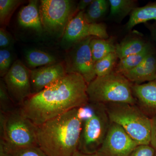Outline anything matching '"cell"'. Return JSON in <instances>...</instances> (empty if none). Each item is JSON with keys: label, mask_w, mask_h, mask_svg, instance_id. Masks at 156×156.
I'll list each match as a JSON object with an SVG mask.
<instances>
[{"label": "cell", "mask_w": 156, "mask_h": 156, "mask_svg": "<svg viewBox=\"0 0 156 156\" xmlns=\"http://www.w3.org/2000/svg\"><path fill=\"white\" fill-rule=\"evenodd\" d=\"M39 10L44 30L56 34H63L68 23L77 11L74 3L69 0H42Z\"/></svg>", "instance_id": "cell-7"}, {"label": "cell", "mask_w": 156, "mask_h": 156, "mask_svg": "<svg viewBox=\"0 0 156 156\" xmlns=\"http://www.w3.org/2000/svg\"><path fill=\"white\" fill-rule=\"evenodd\" d=\"M93 0H81L78 4L77 10L79 11H85V9L88 8L91 5Z\"/></svg>", "instance_id": "cell-32"}, {"label": "cell", "mask_w": 156, "mask_h": 156, "mask_svg": "<svg viewBox=\"0 0 156 156\" xmlns=\"http://www.w3.org/2000/svg\"><path fill=\"white\" fill-rule=\"evenodd\" d=\"M138 145L122 127L111 122L103 142L95 154L99 156H129Z\"/></svg>", "instance_id": "cell-11"}, {"label": "cell", "mask_w": 156, "mask_h": 156, "mask_svg": "<svg viewBox=\"0 0 156 156\" xmlns=\"http://www.w3.org/2000/svg\"><path fill=\"white\" fill-rule=\"evenodd\" d=\"M37 128L22 113L19 107L8 113L0 112V140L13 153L38 146Z\"/></svg>", "instance_id": "cell-3"}, {"label": "cell", "mask_w": 156, "mask_h": 156, "mask_svg": "<svg viewBox=\"0 0 156 156\" xmlns=\"http://www.w3.org/2000/svg\"><path fill=\"white\" fill-rule=\"evenodd\" d=\"M133 95L136 104L148 116L156 115V81L141 84H133Z\"/></svg>", "instance_id": "cell-13"}, {"label": "cell", "mask_w": 156, "mask_h": 156, "mask_svg": "<svg viewBox=\"0 0 156 156\" xmlns=\"http://www.w3.org/2000/svg\"><path fill=\"white\" fill-rule=\"evenodd\" d=\"M93 37H89L77 43L69 53L66 61V71L76 73L84 78L87 85L96 77L90 47Z\"/></svg>", "instance_id": "cell-10"}, {"label": "cell", "mask_w": 156, "mask_h": 156, "mask_svg": "<svg viewBox=\"0 0 156 156\" xmlns=\"http://www.w3.org/2000/svg\"><path fill=\"white\" fill-rule=\"evenodd\" d=\"M109 2L106 0H93L84 12V17L89 23H97L108 10Z\"/></svg>", "instance_id": "cell-21"}, {"label": "cell", "mask_w": 156, "mask_h": 156, "mask_svg": "<svg viewBox=\"0 0 156 156\" xmlns=\"http://www.w3.org/2000/svg\"><path fill=\"white\" fill-rule=\"evenodd\" d=\"M3 80L15 105L20 107L32 95L30 69L20 60L13 62Z\"/></svg>", "instance_id": "cell-8"}, {"label": "cell", "mask_w": 156, "mask_h": 156, "mask_svg": "<svg viewBox=\"0 0 156 156\" xmlns=\"http://www.w3.org/2000/svg\"><path fill=\"white\" fill-rule=\"evenodd\" d=\"M90 47L95 63L109 53L115 52L116 46L107 39L93 37L90 41Z\"/></svg>", "instance_id": "cell-19"}, {"label": "cell", "mask_w": 156, "mask_h": 156, "mask_svg": "<svg viewBox=\"0 0 156 156\" xmlns=\"http://www.w3.org/2000/svg\"><path fill=\"white\" fill-rule=\"evenodd\" d=\"M118 58L116 53L113 52L95 62L94 68L96 77L103 76L112 72Z\"/></svg>", "instance_id": "cell-23"}, {"label": "cell", "mask_w": 156, "mask_h": 156, "mask_svg": "<svg viewBox=\"0 0 156 156\" xmlns=\"http://www.w3.org/2000/svg\"><path fill=\"white\" fill-rule=\"evenodd\" d=\"M151 131L150 145L156 151V115L151 118Z\"/></svg>", "instance_id": "cell-30"}, {"label": "cell", "mask_w": 156, "mask_h": 156, "mask_svg": "<svg viewBox=\"0 0 156 156\" xmlns=\"http://www.w3.org/2000/svg\"><path fill=\"white\" fill-rule=\"evenodd\" d=\"M122 75L134 84H141L155 80L156 55L152 51L141 64Z\"/></svg>", "instance_id": "cell-14"}, {"label": "cell", "mask_w": 156, "mask_h": 156, "mask_svg": "<svg viewBox=\"0 0 156 156\" xmlns=\"http://www.w3.org/2000/svg\"><path fill=\"white\" fill-rule=\"evenodd\" d=\"M111 17L121 19L136 8L135 1L132 0H109Z\"/></svg>", "instance_id": "cell-22"}, {"label": "cell", "mask_w": 156, "mask_h": 156, "mask_svg": "<svg viewBox=\"0 0 156 156\" xmlns=\"http://www.w3.org/2000/svg\"><path fill=\"white\" fill-rule=\"evenodd\" d=\"M87 85L80 75L68 73L50 87L31 95L20 108L35 125L41 126L88 103Z\"/></svg>", "instance_id": "cell-1"}, {"label": "cell", "mask_w": 156, "mask_h": 156, "mask_svg": "<svg viewBox=\"0 0 156 156\" xmlns=\"http://www.w3.org/2000/svg\"><path fill=\"white\" fill-rule=\"evenodd\" d=\"M156 151L149 144L138 145L129 156H154Z\"/></svg>", "instance_id": "cell-28"}, {"label": "cell", "mask_w": 156, "mask_h": 156, "mask_svg": "<svg viewBox=\"0 0 156 156\" xmlns=\"http://www.w3.org/2000/svg\"><path fill=\"white\" fill-rule=\"evenodd\" d=\"M110 122L105 105L96 103L94 114L82 122L78 151L88 154L96 153L106 136Z\"/></svg>", "instance_id": "cell-6"}, {"label": "cell", "mask_w": 156, "mask_h": 156, "mask_svg": "<svg viewBox=\"0 0 156 156\" xmlns=\"http://www.w3.org/2000/svg\"><path fill=\"white\" fill-rule=\"evenodd\" d=\"M140 39L134 38L123 41L116 46L115 53L119 59L137 54L149 47Z\"/></svg>", "instance_id": "cell-18"}, {"label": "cell", "mask_w": 156, "mask_h": 156, "mask_svg": "<svg viewBox=\"0 0 156 156\" xmlns=\"http://www.w3.org/2000/svg\"><path fill=\"white\" fill-rule=\"evenodd\" d=\"M67 73L66 66L62 62L30 70L32 95L52 86Z\"/></svg>", "instance_id": "cell-12"}, {"label": "cell", "mask_w": 156, "mask_h": 156, "mask_svg": "<svg viewBox=\"0 0 156 156\" xmlns=\"http://www.w3.org/2000/svg\"><path fill=\"white\" fill-rule=\"evenodd\" d=\"M0 156H13V153L2 140H0Z\"/></svg>", "instance_id": "cell-31"}, {"label": "cell", "mask_w": 156, "mask_h": 156, "mask_svg": "<svg viewBox=\"0 0 156 156\" xmlns=\"http://www.w3.org/2000/svg\"><path fill=\"white\" fill-rule=\"evenodd\" d=\"M82 126L78 108L73 109L38 126V145L48 156H75Z\"/></svg>", "instance_id": "cell-2"}, {"label": "cell", "mask_w": 156, "mask_h": 156, "mask_svg": "<svg viewBox=\"0 0 156 156\" xmlns=\"http://www.w3.org/2000/svg\"><path fill=\"white\" fill-rule=\"evenodd\" d=\"M132 85L125 76L114 71L106 76L96 77L87 85L89 102L136 105Z\"/></svg>", "instance_id": "cell-4"}, {"label": "cell", "mask_w": 156, "mask_h": 156, "mask_svg": "<svg viewBox=\"0 0 156 156\" xmlns=\"http://www.w3.org/2000/svg\"><path fill=\"white\" fill-rule=\"evenodd\" d=\"M12 43V39L9 33L3 28L0 29V48H9Z\"/></svg>", "instance_id": "cell-29"}, {"label": "cell", "mask_w": 156, "mask_h": 156, "mask_svg": "<svg viewBox=\"0 0 156 156\" xmlns=\"http://www.w3.org/2000/svg\"><path fill=\"white\" fill-rule=\"evenodd\" d=\"M75 156H99L98 155L96 154H85L82 153L80 152L79 151L77 152L76 153Z\"/></svg>", "instance_id": "cell-33"}, {"label": "cell", "mask_w": 156, "mask_h": 156, "mask_svg": "<svg viewBox=\"0 0 156 156\" xmlns=\"http://www.w3.org/2000/svg\"><path fill=\"white\" fill-rule=\"evenodd\" d=\"M18 107L12 101L3 80L0 81V112L8 113Z\"/></svg>", "instance_id": "cell-25"}, {"label": "cell", "mask_w": 156, "mask_h": 156, "mask_svg": "<svg viewBox=\"0 0 156 156\" xmlns=\"http://www.w3.org/2000/svg\"><path fill=\"white\" fill-rule=\"evenodd\" d=\"M105 105L110 122L122 127L138 145L150 144L151 118L137 105L108 103Z\"/></svg>", "instance_id": "cell-5"}, {"label": "cell", "mask_w": 156, "mask_h": 156, "mask_svg": "<svg viewBox=\"0 0 156 156\" xmlns=\"http://www.w3.org/2000/svg\"><path fill=\"white\" fill-rule=\"evenodd\" d=\"M84 12H77L68 23L62 36L65 44H77L89 37L103 39L109 37L106 26L103 23L87 22Z\"/></svg>", "instance_id": "cell-9"}, {"label": "cell", "mask_w": 156, "mask_h": 156, "mask_svg": "<svg viewBox=\"0 0 156 156\" xmlns=\"http://www.w3.org/2000/svg\"><path fill=\"white\" fill-rule=\"evenodd\" d=\"M156 156V152L155 154V156Z\"/></svg>", "instance_id": "cell-36"}, {"label": "cell", "mask_w": 156, "mask_h": 156, "mask_svg": "<svg viewBox=\"0 0 156 156\" xmlns=\"http://www.w3.org/2000/svg\"><path fill=\"white\" fill-rule=\"evenodd\" d=\"M155 80L156 81V75Z\"/></svg>", "instance_id": "cell-35"}, {"label": "cell", "mask_w": 156, "mask_h": 156, "mask_svg": "<svg viewBox=\"0 0 156 156\" xmlns=\"http://www.w3.org/2000/svg\"><path fill=\"white\" fill-rule=\"evenodd\" d=\"M153 33L154 37L156 41V26L155 28L154 29Z\"/></svg>", "instance_id": "cell-34"}, {"label": "cell", "mask_w": 156, "mask_h": 156, "mask_svg": "<svg viewBox=\"0 0 156 156\" xmlns=\"http://www.w3.org/2000/svg\"><path fill=\"white\" fill-rule=\"evenodd\" d=\"M13 156H48L39 146L21 149L14 151Z\"/></svg>", "instance_id": "cell-27"}, {"label": "cell", "mask_w": 156, "mask_h": 156, "mask_svg": "<svg viewBox=\"0 0 156 156\" xmlns=\"http://www.w3.org/2000/svg\"><path fill=\"white\" fill-rule=\"evenodd\" d=\"M22 2L19 0L0 1V23L1 25L8 24L13 13Z\"/></svg>", "instance_id": "cell-24"}, {"label": "cell", "mask_w": 156, "mask_h": 156, "mask_svg": "<svg viewBox=\"0 0 156 156\" xmlns=\"http://www.w3.org/2000/svg\"><path fill=\"white\" fill-rule=\"evenodd\" d=\"M152 20H156V3L134 9L130 14L127 28L131 30L137 24Z\"/></svg>", "instance_id": "cell-16"}, {"label": "cell", "mask_w": 156, "mask_h": 156, "mask_svg": "<svg viewBox=\"0 0 156 156\" xmlns=\"http://www.w3.org/2000/svg\"><path fill=\"white\" fill-rule=\"evenodd\" d=\"M25 58L28 66L34 69L57 63L55 56L38 49H30L26 51Z\"/></svg>", "instance_id": "cell-17"}, {"label": "cell", "mask_w": 156, "mask_h": 156, "mask_svg": "<svg viewBox=\"0 0 156 156\" xmlns=\"http://www.w3.org/2000/svg\"><path fill=\"white\" fill-rule=\"evenodd\" d=\"M12 53L9 48L0 50V76L4 77L10 69L12 65Z\"/></svg>", "instance_id": "cell-26"}, {"label": "cell", "mask_w": 156, "mask_h": 156, "mask_svg": "<svg viewBox=\"0 0 156 156\" xmlns=\"http://www.w3.org/2000/svg\"><path fill=\"white\" fill-rule=\"evenodd\" d=\"M152 51L151 47L149 46L140 53L120 59L117 65L115 71L123 74L124 73L135 68L145 60Z\"/></svg>", "instance_id": "cell-20"}, {"label": "cell", "mask_w": 156, "mask_h": 156, "mask_svg": "<svg viewBox=\"0 0 156 156\" xmlns=\"http://www.w3.org/2000/svg\"><path fill=\"white\" fill-rule=\"evenodd\" d=\"M39 6L38 1H30L27 5L20 9L17 20L19 25L23 28L31 29L41 34L44 28L41 21Z\"/></svg>", "instance_id": "cell-15"}]
</instances>
